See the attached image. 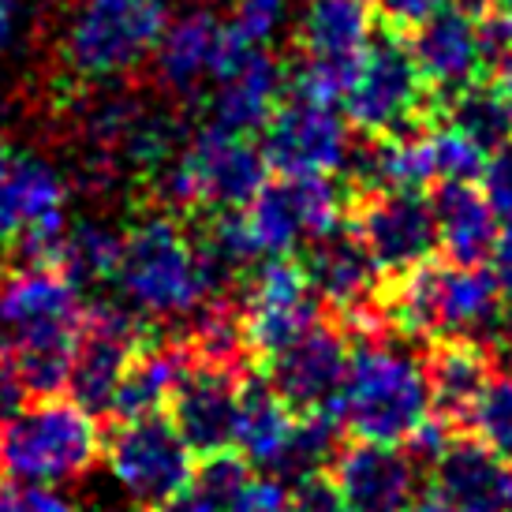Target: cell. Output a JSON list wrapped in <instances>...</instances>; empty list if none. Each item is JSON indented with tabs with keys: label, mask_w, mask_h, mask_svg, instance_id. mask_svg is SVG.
<instances>
[{
	"label": "cell",
	"mask_w": 512,
	"mask_h": 512,
	"mask_svg": "<svg viewBox=\"0 0 512 512\" xmlns=\"http://www.w3.org/2000/svg\"><path fill=\"white\" fill-rule=\"evenodd\" d=\"M83 318L79 288L57 266H15L0 281V348H72Z\"/></svg>",
	"instance_id": "ba28073f"
},
{
	"label": "cell",
	"mask_w": 512,
	"mask_h": 512,
	"mask_svg": "<svg viewBox=\"0 0 512 512\" xmlns=\"http://www.w3.org/2000/svg\"><path fill=\"white\" fill-rule=\"evenodd\" d=\"M490 8H498V15H509L512 19V0H490Z\"/></svg>",
	"instance_id": "f35d334b"
},
{
	"label": "cell",
	"mask_w": 512,
	"mask_h": 512,
	"mask_svg": "<svg viewBox=\"0 0 512 512\" xmlns=\"http://www.w3.org/2000/svg\"><path fill=\"white\" fill-rule=\"evenodd\" d=\"M4 512H79L72 501L45 483H19L4 490Z\"/></svg>",
	"instance_id": "d6a6232c"
},
{
	"label": "cell",
	"mask_w": 512,
	"mask_h": 512,
	"mask_svg": "<svg viewBox=\"0 0 512 512\" xmlns=\"http://www.w3.org/2000/svg\"><path fill=\"white\" fill-rule=\"evenodd\" d=\"M475 184L483 187V195L490 199L494 214L512 217V139L486 154L483 172H479Z\"/></svg>",
	"instance_id": "f546056e"
},
{
	"label": "cell",
	"mask_w": 512,
	"mask_h": 512,
	"mask_svg": "<svg viewBox=\"0 0 512 512\" xmlns=\"http://www.w3.org/2000/svg\"><path fill=\"white\" fill-rule=\"evenodd\" d=\"M221 512H288V490L281 479H247Z\"/></svg>",
	"instance_id": "1f68e13d"
},
{
	"label": "cell",
	"mask_w": 512,
	"mask_h": 512,
	"mask_svg": "<svg viewBox=\"0 0 512 512\" xmlns=\"http://www.w3.org/2000/svg\"><path fill=\"white\" fill-rule=\"evenodd\" d=\"M423 83L434 94V105L453 98L456 90L483 79V49H479V15L460 4L441 8L427 23L404 34Z\"/></svg>",
	"instance_id": "d6986e66"
},
{
	"label": "cell",
	"mask_w": 512,
	"mask_h": 512,
	"mask_svg": "<svg viewBox=\"0 0 512 512\" xmlns=\"http://www.w3.org/2000/svg\"><path fill=\"white\" fill-rule=\"evenodd\" d=\"M299 262H303V273H307L318 303H326L348 333L385 329V273L374 266V258L356 236V228L348 225V217L341 225L329 228V232H322V236H314L307 243V258H299Z\"/></svg>",
	"instance_id": "9c48e42d"
},
{
	"label": "cell",
	"mask_w": 512,
	"mask_h": 512,
	"mask_svg": "<svg viewBox=\"0 0 512 512\" xmlns=\"http://www.w3.org/2000/svg\"><path fill=\"white\" fill-rule=\"evenodd\" d=\"M344 217L356 228L374 266L385 273V281L408 273L438 251L434 206L423 191H412V187H378V191L352 195Z\"/></svg>",
	"instance_id": "8fae6325"
},
{
	"label": "cell",
	"mask_w": 512,
	"mask_h": 512,
	"mask_svg": "<svg viewBox=\"0 0 512 512\" xmlns=\"http://www.w3.org/2000/svg\"><path fill=\"white\" fill-rule=\"evenodd\" d=\"M169 23L165 0H72L57 38V68L72 90L135 79Z\"/></svg>",
	"instance_id": "3957f363"
},
{
	"label": "cell",
	"mask_w": 512,
	"mask_h": 512,
	"mask_svg": "<svg viewBox=\"0 0 512 512\" xmlns=\"http://www.w3.org/2000/svg\"><path fill=\"white\" fill-rule=\"evenodd\" d=\"M430 146H434V169L441 180H479L486 154L471 143L468 135H460L456 128L434 120L430 124Z\"/></svg>",
	"instance_id": "f1b7e54d"
},
{
	"label": "cell",
	"mask_w": 512,
	"mask_h": 512,
	"mask_svg": "<svg viewBox=\"0 0 512 512\" xmlns=\"http://www.w3.org/2000/svg\"><path fill=\"white\" fill-rule=\"evenodd\" d=\"M389 329L352 333V352L344 370L333 415L359 441L404 445L430 419V393L423 363L397 344Z\"/></svg>",
	"instance_id": "7a4b0ae2"
},
{
	"label": "cell",
	"mask_w": 512,
	"mask_h": 512,
	"mask_svg": "<svg viewBox=\"0 0 512 512\" xmlns=\"http://www.w3.org/2000/svg\"><path fill=\"white\" fill-rule=\"evenodd\" d=\"M408 512H449V509H445V505H441V501L434 498V494H427V498L419 494V498L412 501V509H408Z\"/></svg>",
	"instance_id": "74e56055"
},
{
	"label": "cell",
	"mask_w": 512,
	"mask_h": 512,
	"mask_svg": "<svg viewBox=\"0 0 512 512\" xmlns=\"http://www.w3.org/2000/svg\"><path fill=\"white\" fill-rule=\"evenodd\" d=\"M199 460L202 464H195L184 494L176 501L187 512H221L232 501V494L251 479V464L236 449H221V453L199 456Z\"/></svg>",
	"instance_id": "4316f807"
},
{
	"label": "cell",
	"mask_w": 512,
	"mask_h": 512,
	"mask_svg": "<svg viewBox=\"0 0 512 512\" xmlns=\"http://www.w3.org/2000/svg\"><path fill=\"white\" fill-rule=\"evenodd\" d=\"M109 468L116 483L139 498L146 509L169 505L184 494L187 479L195 471V453L176 434L161 412L139 415V419H116V430L105 438Z\"/></svg>",
	"instance_id": "30bf717a"
},
{
	"label": "cell",
	"mask_w": 512,
	"mask_h": 512,
	"mask_svg": "<svg viewBox=\"0 0 512 512\" xmlns=\"http://www.w3.org/2000/svg\"><path fill=\"white\" fill-rule=\"evenodd\" d=\"M498 359L479 341H434L423 374L430 393V419L449 434L468 430V415L486 389Z\"/></svg>",
	"instance_id": "44dd1931"
},
{
	"label": "cell",
	"mask_w": 512,
	"mask_h": 512,
	"mask_svg": "<svg viewBox=\"0 0 512 512\" xmlns=\"http://www.w3.org/2000/svg\"><path fill=\"white\" fill-rule=\"evenodd\" d=\"M8 154V150H4V131H0V157Z\"/></svg>",
	"instance_id": "b9f144b4"
},
{
	"label": "cell",
	"mask_w": 512,
	"mask_h": 512,
	"mask_svg": "<svg viewBox=\"0 0 512 512\" xmlns=\"http://www.w3.org/2000/svg\"><path fill=\"white\" fill-rule=\"evenodd\" d=\"M187 348L184 341H154L146 337L139 344V352L131 356L124 378L116 385V397L109 415L113 419H139V415H154L165 408V400L172 393V382L184 367Z\"/></svg>",
	"instance_id": "cb8c5ba5"
},
{
	"label": "cell",
	"mask_w": 512,
	"mask_h": 512,
	"mask_svg": "<svg viewBox=\"0 0 512 512\" xmlns=\"http://www.w3.org/2000/svg\"><path fill=\"white\" fill-rule=\"evenodd\" d=\"M449 4L453 0H378V15H382V27L408 34V30L427 23L430 15H438Z\"/></svg>",
	"instance_id": "836d02e7"
},
{
	"label": "cell",
	"mask_w": 512,
	"mask_h": 512,
	"mask_svg": "<svg viewBox=\"0 0 512 512\" xmlns=\"http://www.w3.org/2000/svg\"><path fill=\"white\" fill-rule=\"evenodd\" d=\"M19 15H23V0H0V49H8L12 42Z\"/></svg>",
	"instance_id": "8d00e7d4"
},
{
	"label": "cell",
	"mask_w": 512,
	"mask_h": 512,
	"mask_svg": "<svg viewBox=\"0 0 512 512\" xmlns=\"http://www.w3.org/2000/svg\"><path fill=\"white\" fill-rule=\"evenodd\" d=\"M19 404H23V389H19V382H15L12 359H8V352L0 348V419L12 415Z\"/></svg>",
	"instance_id": "d590c367"
},
{
	"label": "cell",
	"mask_w": 512,
	"mask_h": 512,
	"mask_svg": "<svg viewBox=\"0 0 512 512\" xmlns=\"http://www.w3.org/2000/svg\"><path fill=\"white\" fill-rule=\"evenodd\" d=\"M352 352V333L337 322L318 314L299 337L277 348L266 363V382L296 415L333 412V400L341 393L344 370Z\"/></svg>",
	"instance_id": "4fadbf2b"
},
{
	"label": "cell",
	"mask_w": 512,
	"mask_h": 512,
	"mask_svg": "<svg viewBox=\"0 0 512 512\" xmlns=\"http://www.w3.org/2000/svg\"><path fill=\"white\" fill-rule=\"evenodd\" d=\"M0 512H4V486H0Z\"/></svg>",
	"instance_id": "7bdbcfd3"
},
{
	"label": "cell",
	"mask_w": 512,
	"mask_h": 512,
	"mask_svg": "<svg viewBox=\"0 0 512 512\" xmlns=\"http://www.w3.org/2000/svg\"><path fill=\"white\" fill-rule=\"evenodd\" d=\"M341 101L359 135H404L434 120V94L415 68L408 38L389 27L370 34Z\"/></svg>",
	"instance_id": "8992f818"
},
{
	"label": "cell",
	"mask_w": 512,
	"mask_h": 512,
	"mask_svg": "<svg viewBox=\"0 0 512 512\" xmlns=\"http://www.w3.org/2000/svg\"><path fill=\"white\" fill-rule=\"evenodd\" d=\"M262 4H273V8H281V12H285V4H288V0H262Z\"/></svg>",
	"instance_id": "60d3db41"
},
{
	"label": "cell",
	"mask_w": 512,
	"mask_h": 512,
	"mask_svg": "<svg viewBox=\"0 0 512 512\" xmlns=\"http://www.w3.org/2000/svg\"><path fill=\"white\" fill-rule=\"evenodd\" d=\"M146 512H187L180 501H169V505H157V509H146Z\"/></svg>",
	"instance_id": "ab89813d"
},
{
	"label": "cell",
	"mask_w": 512,
	"mask_h": 512,
	"mask_svg": "<svg viewBox=\"0 0 512 512\" xmlns=\"http://www.w3.org/2000/svg\"><path fill=\"white\" fill-rule=\"evenodd\" d=\"M434 120L468 135L483 154L498 150L512 139V98L494 79H475L471 86L456 90L453 98L434 105Z\"/></svg>",
	"instance_id": "d4e9b609"
},
{
	"label": "cell",
	"mask_w": 512,
	"mask_h": 512,
	"mask_svg": "<svg viewBox=\"0 0 512 512\" xmlns=\"http://www.w3.org/2000/svg\"><path fill=\"white\" fill-rule=\"evenodd\" d=\"M105 434L98 415L72 397H38L0 419V479L12 483H68L101 460Z\"/></svg>",
	"instance_id": "5b68a950"
},
{
	"label": "cell",
	"mask_w": 512,
	"mask_h": 512,
	"mask_svg": "<svg viewBox=\"0 0 512 512\" xmlns=\"http://www.w3.org/2000/svg\"><path fill=\"white\" fill-rule=\"evenodd\" d=\"M348 199V187L333 176H277L258 187L243 217L258 255H292L299 243L341 225Z\"/></svg>",
	"instance_id": "52a82bcc"
},
{
	"label": "cell",
	"mask_w": 512,
	"mask_h": 512,
	"mask_svg": "<svg viewBox=\"0 0 512 512\" xmlns=\"http://www.w3.org/2000/svg\"><path fill=\"white\" fill-rule=\"evenodd\" d=\"M296 427V412L285 400L270 389L255 374H247L240 389V412H236V434H232V449L251 464V468L277 471L285 445Z\"/></svg>",
	"instance_id": "603a6c76"
},
{
	"label": "cell",
	"mask_w": 512,
	"mask_h": 512,
	"mask_svg": "<svg viewBox=\"0 0 512 512\" xmlns=\"http://www.w3.org/2000/svg\"><path fill=\"white\" fill-rule=\"evenodd\" d=\"M146 337H150V329L128 307H116V303L83 307L64 393L90 415H109L116 385Z\"/></svg>",
	"instance_id": "7c38bea8"
},
{
	"label": "cell",
	"mask_w": 512,
	"mask_h": 512,
	"mask_svg": "<svg viewBox=\"0 0 512 512\" xmlns=\"http://www.w3.org/2000/svg\"><path fill=\"white\" fill-rule=\"evenodd\" d=\"M509 299L494 273L464 262H419L382 288V326L400 341H479L490 344Z\"/></svg>",
	"instance_id": "6da1fadb"
},
{
	"label": "cell",
	"mask_w": 512,
	"mask_h": 512,
	"mask_svg": "<svg viewBox=\"0 0 512 512\" xmlns=\"http://www.w3.org/2000/svg\"><path fill=\"white\" fill-rule=\"evenodd\" d=\"M348 512H408L419 498V464L400 445L356 441L341 445L329 464Z\"/></svg>",
	"instance_id": "e0dca14e"
},
{
	"label": "cell",
	"mask_w": 512,
	"mask_h": 512,
	"mask_svg": "<svg viewBox=\"0 0 512 512\" xmlns=\"http://www.w3.org/2000/svg\"><path fill=\"white\" fill-rule=\"evenodd\" d=\"M348 143L352 131L337 105L292 94L277 101L262 128V157L277 176H333L341 172Z\"/></svg>",
	"instance_id": "9a60e30c"
},
{
	"label": "cell",
	"mask_w": 512,
	"mask_h": 512,
	"mask_svg": "<svg viewBox=\"0 0 512 512\" xmlns=\"http://www.w3.org/2000/svg\"><path fill=\"white\" fill-rule=\"evenodd\" d=\"M438 247L464 266H483L498 236V214L475 180H441L434 195Z\"/></svg>",
	"instance_id": "7402d4cb"
},
{
	"label": "cell",
	"mask_w": 512,
	"mask_h": 512,
	"mask_svg": "<svg viewBox=\"0 0 512 512\" xmlns=\"http://www.w3.org/2000/svg\"><path fill=\"white\" fill-rule=\"evenodd\" d=\"M120 240H124V232L101 225V221H79V225L64 228L53 266H57L75 288L105 285V281L116 277Z\"/></svg>",
	"instance_id": "484cf974"
},
{
	"label": "cell",
	"mask_w": 512,
	"mask_h": 512,
	"mask_svg": "<svg viewBox=\"0 0 512 512\" xmlns=\"http://www.w3.org/2000/svg\"><path fill=\"white\" fill-rule=\"evenodd\" d=\"M240 314L247 348L255 359H270L322 314L303 262L292 255H270L240 288Z\"/></svg>",
	"instance_id": "5bb4252c"
},
{
	"label": "cell",
	"mask_w": 512,
	"mask_h": 512,
	"mask_svg": "<svg viewBox=\"0 0 512 512\" xmlns=\"http://www.w3.org/2000/svg\"><path fill=\"white\" fill-rule=\"evenodd\" d=\"M434 498L449 512H512V464L475 434H449L430 460Z\"/></svg>",
	"instance_id": "ac0fdd59"
},
{
	"label": "cell",
	"mask_w": 512,
	"mask_h": 512,
	"mask_svg": "<svg viewBox=\"0 0 512 512\" xmlns=\"http://www.w3.org/2000/svg\"><path fill=\"white\" fill-rule=\"evenodd\" d=\"M512 464V367H494L486 389L468 415V430Z\"/></svg>",
	"instance_id": "83f0119b"
},
{
	"label": "cell",
	"mask_w": 512,
	"mask_h": 512,
	"mask_svg": "<svg viewBox=\"0 0 512 512\" xmlns=\"http://www.w3.org/2000/svg\"><path fill=\"white\" fill-rule=\"evenodd\" d=\"M225 49V23L210 12H187L176 23H165L154 53V83L176 101H195L202 86L214 83Z\"/></svg>",
	"instance_id": "ffe728a7"
},
{
	"label": "cell",
	"mask_w": 512,
	"mask_h": 512,
	"mask_svg": "<svg viewBox=\"0 0 512 512\" xmlns=\"http://www.w3.org/2000/svg\"><path fill=\"white\" fill-rule=\"evenodd\" d=\"M247 374H251L247 367L210 363V359H199L187 352L165 408H169V423L195 456L232 449L240 389L247 382Z\"/></svg>",
	"instance_id": "2e32d148"
},
{
	"label": "cell",
	"mask_w": 512,
	"mask_h": 512,
	"mask_svg": "<svg viewBox=\"0 0 512 512\" xmlns=\"http://www.w3.org/2000/svg\"><path fill=\"white\" fill-rule=\"evenodd\" d=\"M490 266H494V281H498L501 296L512 303V217L509 225L498 228V236H494V247H490V258H486Z\"/></svg>",
	"instance_id": "e575fe53"
},
{
	"label": "cell",
	"mask_w": 512,
	"mask_h": 512,
	"mask_svg": "<svg viewBox=\"0 0 512 512\" xmlns=\"http://www.w3.org/2000/svg\"><path fill=\"white\" fill-rule=\"evenodd\" d=\"M116 285L135 311L157 322H184L214 296L199 262L195 240L184 232L180 217L157 214L135 221L120 240Z\"/></svg>",
	"instance_id": "277c9868"
},
{
	"label": "cell",
	"mask_w": 512,
	"mask_h": 512,
	"mask_svg": "<svg viewBox=\"0 0 512 512\" xmlns=\"http://www.w3.org/2000/svg\"><path fill=\"white\" fill-rule=\"evenodd\" d=\"M288 512H348V505L329 471H314L296 479V490L288 494Z\"/></svg>",
	"instance_id": "4dcf8cb0"
}]
</instances>
